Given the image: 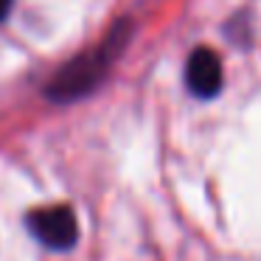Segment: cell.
<instances>
[{"instance_id":"obj_4","label":"cell","mask_w":261,"mask_h":261,"mask_svg":"<svg viewBox=\"0 0 261 261\" xmlns=\"http://www.w3.org/2000/svg\"><path fill=\"white\" fill-rule=\"evenodd\" d=\"M9 12H12V0H0V20L6 17Z\"/></svg>"},{"instance_id":"obj_1","label":"cell","mask_w":261,"mask_h":261,"mask_svg":"<svg viewBox=\"0 0 261 261\" xmlns=\"http://www.w3.org/2000/svg\"><path fill=\"white\" fill-rule=\"evenodd\" d=\"M126 31H129V25L121 23L118 29H113L104 37V42L96 51H87V54H82V57H76L73 62L65 65V68L51 79V85H48V98L57 101V104H70V101H76V98L87 96V93L101 82L107 65L113 62L118 48L124 45Z\"/></svg>"},{"instance_id":"obj_2","label":"cell","mask_w":261,"mask_h":261,"mask_svg":"<svg viewBox=\"0 0 261 261\" xmlns=\"http://www.w3.org/2000/svg\"><path fill=\"white\" fill-rule=\"evenodd\" d=\"M25 225L37 242L51 250H70L79 242V222L73 208L68 205H48V208L31 211L25 216Z\"/></svg>"},{"instance_id":"obj_3","label":"cell","mask_w":261,"mask_h":261,"mask_svg":"<svg viewBox=\"0 0 261 261\" xmlns=\"http://www.w3.org/2000/svg\"><path fill=\"white\" fill-rule=\"evenodd\" d=\"M186 85L197 98L208 101V98L219 96L222 90V59L211 48H197L191 51L186 65Z\"/></svg>"}]
</instances>
